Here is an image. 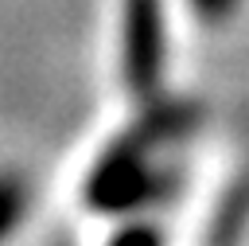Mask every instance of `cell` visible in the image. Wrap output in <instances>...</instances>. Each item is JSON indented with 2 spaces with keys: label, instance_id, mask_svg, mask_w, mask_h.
Wrapping results in <instances>:
<instances>
[{
  "label": "cell",
  "instance_id": "1",
  "mask_svg": "<svg viewBox=\"0 0 249 246\" xmlns=\"http://www.w3.org/2000/svg\"><path fill=\"white\" fill-rule=\"evenodd\" d=\"M152 148H160L148 133H128L121 137L105 156H97V164L89 168L86 180V203L93 211H136L156 203L160 195L171 191L167 176L152 168Z\"/></svg>",
  "mask_w": 249,
  "mask_h": 246
},
{
  "label": "cell",
  "instance_id": "2",
  "mask_svg": "<svg viewBox=\"0 0 249 246\" xmlns=\"http://www.w3.org/2000/svg\"><path fill=\"white\" fill-rule=\"evenodd\" d=\"M167 74V4L121 0V78L140 102H156Z\"/></svg>",
  "mask_w": 249,
  "mask_h": 246
},
{
  "label": "cell",
  "instance_id": "3",
  "mask_svg": "<svg viewBox=\"0 0 249 246\" xmlns=\"http://www.w3.org/2000/svg\"><path fill=\"white\" fill-rule=\"evenodd\" d=\"M31 207V187L19 172H0V242L23 223Z\"/></svg>",
  "mask_w": 249,
  "mask_h": 246
},
{
  "label": "cell",
  "instance_id": "4",
  "mask_svg": "<svg viewBox=\"0 0 249 246\" xmlns=\"http://www.w3.org/2000/svg\"><path fill=\"white\" fill-rule=\"evenodd\" d=\"M109 246H163V234L152 226V223H128L113 234Z\"/></svg>",
  "mask_w": 249,
  "mask_h": 246
},
{
  "label": "cell",
  "instance_id": "5",
  "mask_svg": "<svg viewBox=\"0 0 249 246\" xmlns=\"http://www.w3.org/2000/svg\"><path fill=\"white\" fill-rule=\"evenodd\" d=\"M195 8H198V16H206V20H226L233 8H237V0H191Z\"/></svg>",
  "mask_w": 249,
  "mask_h": 246
}]
</instances>
